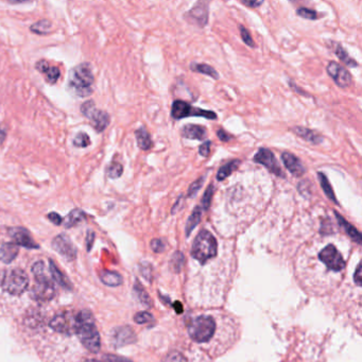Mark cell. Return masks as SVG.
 Listing matches in <instances>:
<instances>
[{
    "mask_svg": "<svg viewBox=\"0 0 362 362\" xmlns=\"http://www.w3.org/2000/svg\"><path fill=\"white\" fill-rule=\"evenodd\" d=\"M229 324L231 322L225 315L203 313L189 320L187 330L190 338L195 343L203 345L212 353L219 354L218 342L222 343L223 341L218 335L226 336V325ZM224 346L228 349L225 344Z\"/></svg>",
    "mask_w": 362,
    "mask_h": 362,
    "instance_id": "obj_1",
    "label": "cell"
},
{
    "mask_svg": "<svg viewBox=\"0 0 362 362\" xmlns=\"http://www.w3.org/2000/svg\"><path fill=\"white\" fill-rule=\"evenodd\" d=\"M75 334H78L80 341L89 352H99L100 336L94 321V316L89 311L82 310L77 313Z\"/></svg>",
    "mask_w": 362,
    "mask_h": 362,
    "instance_id": "obj_2",
    "label": "cell"
},
{
    "mask_svg": "<svg viewBox=\"0 0 362 362\" xmlns=\"http://www.w3.org/2000/svg\"><path fill=\"white\" fill-rule=\"evenodd\" d=\"M94 84V73L92 66L82 63L75 66L69 73L68 87L73 94L79 97L92 95Z\"/></svg>",
    "mask_w": 362,
    "mask_h": 362,
    "instance_id": "obj_3",
    "label": "cell"
},
{
    "mask_svg": "<svg viewBox=\"0 0 362 362\" xmlns=\"http://www.w3.org/2000/svg\"><path fill=\"white\" fill-rule=\"evenodd\" d=\"M36 279L31 290V296L38 301H48L55 295V287L51 275H49L46 266L43 262H37L32 268Z\"/></svg>",
    "mask_w": 362,
    "mask_h": 362,
    "instance_id": "obj_4",
    "label": "cell"
},
{
    "mask_svg": "<svg viewBox=\"0 0 362 362\" xmlns=\"http://www.w3.org/2000/svg\"><path fill=\"white\" fill-rule=\"evenodd\" d=\"M218 254V244L214 235L202 230L197 237L191 247V256L201 264H205L209 259L215 258Z\"/></svg>",
    "mask_w": 362,
    "mask_h": 362,
    "instance_id": "obj_5",
    "label": "cell"
},
{
    "mask_svg": "<svg viewBox=\"0 0 362 362\" xmlns=\"http://www.w3.org/2000/svg\"><path fill=\"white\" fill-rule=\"evenodd\" d=\"M0 285L5 291L13 295H19L27 290L29 277L24 270L14 268L5 271L0 277Z\"/></svg>",
    "mask_w": 362,
    "mask_h": 362,
    "instance_id": "obj_6",
    "label": "cell"
},
{
    "mask_svg": "<svg viewBox=\"0 0 362 362\" xmlns=\"http://www.w3.org/2000/svg\"><path fill=\"white\" fill-rule=\"evenodd\" d=\"M318 258L322 266L325 267L326 272L339 275L345 269V260L342 253L334 246L327 245L318 254Z\"/></svg>",
    "mask_w": 362,
    "mask_h": 362,
    "instance_id": "obj_7",
    "label": "cell"
},
{
    "mask_svg": "<svg viewBox=\"0 0 362 362\" xmlns=\"http://www.w3.org/2000/svg\"><path fill=\"white\" fill-rule=\"evenodd\" d=\"M171 116L175 120H180L183 118L187 117H204L209 120H216L217 119V114L214 113L213 111H207L203 109L195 108L193 105L189 104L186 101L182 100H175L172 103L171 108Z\"/></svg>",
    "mask_w": 362,
    "mask_h": 362,
    "instance_id": "obj_8",
    "label": "cell"
},
{
    "mask_svg": "<svg viewBox=\"0 0 362 362\" xmlns=\"http://www.w3.org/2000/svg\"><path fill=\"white\" fill-rule=\"evenodd\" d=\"M81 113L89 119L94 129L101 133L110 125V115L101 110H98L94 101H87L81 107Z\"/></svg>",
    "mask_w": 362,
    "mask_h": 362,
    "instance_id": "obj_9",
    "label": "cell"
},
{
    "mask_svg": "<svg viewBox=\"0 0 362 362\" xmlns=\"http://www.w3.org/2000/svg\"><path fill=\"white\" fill-rule=\"evenodd\" d=\"M50 327L56 333L71 335L77 328V314L65 311L56 314L50 322Z\"/></svg>",
    "mask_w": 362,
    "mask_h": 362,
    "instance_id": "obj_10",
    "label": "cell"
},
{
    "mask_svg": "<svg viewBox=\"0 0 362 362\" xmlns=\"http://www.w3.org/2000/svg\"><path fill=\"white\" fill-rule=\"evenodd\" d=\"M253 160L257 164H260L271 172L277 176L285 177V173L281 170L279 164L277 163V159L274 155L272 151L267 149V148H260L257 153H256L253 157Z\"/></svg>",
    "mask_w": 362,
    "mask_h": 362,
    "instance_id": "obj_11",
    "label": "cell"
},
{
    "mask_svg": "<svg viewBox=\"0 0 362 362\" xmlns=\"http://www.w3.org/2000/svg\"><path fill=\"white\" fill-rule=\"evenodd\" d=\"M326 71L330 75V78L335 81V83L339 87L345 88L351 86L353 82L352 74L348 69L341 66L339 63L334 61L329 62V64L326 67Z\"/></svg>",
    "mask_w": 362,
    "mask_h": 362,
    "instance_id": "obj_12",
    "label": "cell"
},
{
    "mask_svg": "<svg viewBox=\"0 0 362 362\" xmlns=\"http://www.w3.org/2000/svg\"><path fill=\"white\" fill-rule=\"evenodd\" d=\"M52 247L58 254H61L67 260H73L77 257V250H75L69 237L64 234L58 235L53 239Z\"/></svg>",
    "mask_w": 362,
    "mask_h": 362,
    "instance_id": "obj_13",
    "label": "cell"
},
{
    "mask_svg": "<svg viewBox=\"0 0 362 362\" xmlns=\"http://www.w3.org/2000/svg\"><path fill=\"white\" fill-rule=\"evenodd\" d=\"M185 18L191 24H195L199 27H205L208 22V10L206 4L200 3L193 7L186 13Z\"/></svg>",
    "mask_w": 362,
    "mask_h": 362,
    "instance_id": "obj_14",
    "label": "cell"
},
{
    "mask_svg": "<svg viewBox=\"0 0 362 362\" xmlns=\"http://www.w3.org/2000/svg\"><path fill=\"white\" fill-rule=\"evenodd\" d=\"M281 160L285 165V167L288 169V171L292 175L296 177H300L306 173V168L303 165V163H301L300 159L297 156L293 155L292 153L284 152L281 154Z\"/></svg>",
    "mask_w": 362,
    "mask_h": 362,
    "instance_id": "obj_15",
    "label": "cell"
},
{
    "mask_svg": "<svg viewBox=\"0 0 362 362\" xmlns=\"http://www.w3.org/2000/svg\"><path fill=\"white\" fill-rule=\"evenodd\" d=\"M10 236L14 240L15 245L22 246L27 249H37L38 246L35 244V241L32 239L30 233L23 228H15L9 231Z\"/></svg>",
    "mask_w": 362,
    "mask_h": 362,
    "instance_id": "obj_16",
    "label": "cell"
},
{
    "mask_svg": "<svg viewBox=\"0 0 362 362\" xmlns=\"http://www.w3.org/2000/svg\"><path fill=\"white\" fill-rule=\"evenodd\" d=\"M135 334L132 328L125 326V327H119L115 329L113 334V343L117 348L120 346H125L128 344H131L135 341Z\"/></svg>",
    "mask_w": 362,
    "mask_h": 362,
    "instance_id": "obj_17",
    "label": "cell"
},
{
    "mask_svg": "<svg viewBox=\"0 0 362 362\" xmlns=\"http://www.w3.org/2000/svg\"><path fill=\"white\" fill-rule=\"evenodd\" d=\"M182 136L187 139L203 140L207 136V131L204 127L198 125H186L180 130Z\"/></svg>",
    "mask_w": 362,
    "mask_h": 362,
    "instance_id": "obj_18",
    "label": "cell"
},
{
    "mask_svg": "<svg viewBox=\"0 0 362 362\" xmlns=\"http://www.w3.org/2000/svg\"><path fill=\"white\" fill-rule=\"evenodd\" d=\"M291 131L296 134L298 137L303 138L307 143H310L312 145H319L323 142V138L320 134L316 133L313 130L303 128V127H294L291 129Z\"/></svg>",
    "mask_w": 362,
    "mask_h": 362,
    "instance_id": "obj_19",
    "label": "cell"
},
{
    "mask_svg": "<svg viewBox=\"0 0 362 362\" xmlns=\"http://www.w3.org/2000/svg\"><path fill=\"white\" fill-rule=\"evenodd\" d=\"M36 69L38 71H41L43 74H45V78H46V81L50 84H54L56 83V81L59 78V69L57 67L54 66H50L46 61H39L36 64Z\"/></svg>",
    "mask_w": 362,
    "mask_h": 362,
    "instance_id": "obj_20",
    "label": "cell"
},
{
    "mask_svg": "<svg viewBox=\"0 0 362 362\" xmlns=\"http://www.w3.org/2000/svg\"><path fill=\"white\" fill-rule=\"evenodd\" d=\"M331 43H333V44H331V46H333L334 53L338 56L339 59H341V61H342L346 66L353 67V68L358 66V63L355 61L354 58H352V57L350 56V54L348 53V51H346L339 43H335V42H331Z\"/></svg>",
    "mask_w": 362,
    "mask_h": 362,
    "instance_id": "obj_21",
    "label": "cell"
},
{
    "mask_svg": "<svg viewBox=\"0 0 362 362\" xmlns=\"http://www.w3.org/2000/svg\"><path fill=\"white\" fill-rule=\"evenodd\" d=\"M18 254V248L15 244H5L0 249V260L5 264H10L13 262Z\"/></svg>",
    "mask_w": 362,
    "mask_h": 362,
    "instance_id": "obj_22",
    "label": "cell"
},
{
    "mask_svg": "<svg viewBox=\"0 0 362 362\" xmlns=\"http://www.w3.org/2000/svg\"><path fill=\"white\" fill-rule=\"evenodd\" d=\"M334 213H335V216H336L340 226L344 229L346 234H348L354 241H356L357 244H360L361 243V234L358 232V230L356 228H354V226L352 224H350L348 221H346L340 214H338L337 212H334Z\"/></svg>",
    "mask_w": 362,
    "mask_h": 362,
    "instance_id": "obj_23",
    "label": "cell"
},
{
    "mask_svg": "<svg viewBox=\"0 0 362 362\" xmlns=\"http://www.w3.org/2000/svg\"><path fill=\"white\" fill-rule=\"evenodd\" d=\"M135 135H136V140H137V145L139 147V149L144 150V151H148L153 146L152 139H151V136L149 132L146 130V128L142 127L139 128L137 131H135Z\"/></svg>",
    "mask_w": 362,
    "mask_h": 362,
    "instance_id": "obj_24",
    "label": "cell"
},
{
    "mask_svg": "<svg viewBox=\"0 0 362 362\" xmlns=\"http://www.w3.org/2000/svg\"><path fill=\"white\" fill-rule=\"evenodd\" d=\"M100 279L103 284L111 286V287H117L124 281L123 276L117 272H114V271H103L100 274Z\"/></svg>",
    "mask_w": 362,
    "mask_h": 362,
    "instance_id": "obj_25",
    "label": "cell"
},
{
    "mask_svg": "<svg viewBox=\"0 0 362 362\" xmlns=\"http://www.w3.org/2000/svg\"><path fill=\"white\" fill-rule=\"evenodd\" d=\"M240 164H241L240 159H234V160H231L228 164L223 165L222 167L217 172V179L218 180H223L224 178L230 176L235 170L238 169Z\"/></svg>",
    "mask_w": 362,
    "mask_h": 362,
    "instance_id": "obj_26",
    "label": "cell"
},
{
    "mask_svg": "<svg viewBox=\"0 0 362 362\" xmlns=\"http://www.w3.org/2000/svg\"><path fill=\"white\" fill-rule=\"evenodd\" d=\"M201 217H202V209L201 206H197L194 209L192 214L190 215V217L188 218V221L186 223V236L189 237V235L191 234V232L193 231V229L197 226L200 221H201Z\"/></svg>",
    "mask_w": 362,
    "mask_h": 362,
    "instance_id": "obj_27",
    "label": "cell"
},
{
    "mask_svg": "<svg viewBox=\"0 0 362 362\" xmlns=\"http://www.w3.org/2000/svg\"><path fill=\"white\" fill-rule=\"evenodd\" d=\"M318 177H319V182H320V184L322 186V189H323V191L326 194V197L329 200L333 201L335 204H339V202H338V200L336 198V195H335V192L333 190V187H331V185L329 183L328 178L326 177V175L324 173H322V172H319L318 173Z\"/></svg>",
    "mask_w": 362,
    "mask_h": 362,
    "instance_id": "obj_28",
    "label": "cell"
},
{
    "mask_svg": "<svg viewBox=\"0 0 362 362\" xmlns=\"http://www.w3.org/2000/svg\"><path fill=\"white\" fill-rule=\"evenodd\" d=\"M85 219V214L80 209H73L69 213V215L65 219V226L66 228H73L80 222Z\"/></svg>",
    "mask_w": 362,
    "mask_h": 362,
    "instance_id": "obj_29",
    "label": "cell"
},
{
    "mask_svg": "<svg viewBox=\"0 0 362 362\" xmlns=\"http://www.w3.org/2000/svg\"><path fill=\"white\" fill-rule=\"evenodd\" d=\"M51 23L48 19H42L35 24H33L31 26V31L34 32L35 34L38 35H45V34H49L51 32Z\"/></svg>",
    "mask_w": 362,
    "mask_h": 362,
    "instance_id": "obj_30",
    "label": "cell"
},
{
    "mask_svg": "<svg viewBox=\"0 0 362 362\" xmlns=\"http://www.w3.org/2000/svg\"><path fill=\"white\" fill-rule=\"evenodd\" d=\"M190 68H191V70H193L195 72H200V73L209 75V77H212L215 80L219 79V73L214 69V67L209 66L207 64H195V63H193V64L190 65Z\"/></svg>",
    "mask_w": 362,
    "mask_h": 362,
    "instance_id": "obj_31",
    "label": "cell"
},
{
    "mask_svg": "<svg viewBox=\"0 0 362 362\" xmlns=\"http://www.w3.org/2000/svg\"><path fill=\"white\" fill-rule=\"evenodd\" d=\"M49 268H50V273H51L52 279L55 280L58 285H61L62 287L69 288L68 280L66 279V277L63 275V273L57 269V267L52 262H50V267Z\"/></svg>",
    "mask_w": 362,
    "mask_h": 362,
    "instance_id": "obj_32",
    "label": "cell"
},
{
    "mask_svg": "<svg viewBox=\"0 0 362 362\" xmlns=\"http://www.w3.org/2000/svg\"><path fill=\"white\" fill-rule=\"evenodd\" d=\"M213 195H214V185L210 184L205 190L203 198L201 200V206L204 210H207L210 207V204H212V200H213Z\"/></svg>",
    "mask_w": 362,
    "mask_h": 362,
    "instance_id": "obj_33",
    "label": "cell"
},
{
    "mask_svg": "<svg viewBox=\"0 0 362 362\" xmlns=\"http://www.w3.org/2000/svg\"><path fill=\"white\" fill-rule=\"evenodd\" d=\"M135 292H136L139 300L142 301V303L146 306V307H150L151 305V299L148 295V293L146 292V290L142 287L138 281H136V284H135Z\"/></svg>",
    "mask_w": 362,
    "mask_h": 362,
    "instance_id": "obj_34",
    "label": "cell"
},
{
    "mask_svg": "<svg viewBox=\"0 0 362 362\" xmlns=\"http://www.w3.org/2000/svg\"><path fill=\"white\" fill-rule=\"evenodd\" d=\"M123 172H124V167H123V165L120 164V163H117V162H114L111 164V166L109 167L108 169V176L110 178H118L123 175Z\"/></svg>",
    "mask_w": 362,
    "mask_h": 362,
    "instance_id": "obj_35",
    "label": "cell"
},
{
    "mask_svg": "<svg viewBox=\"0 0 362 362\" xmlns=\"http://www.w3.org/2000/svg\"><path fill=\"white\" fill-rule=\"evenodd\" d=\"M73 145L78 148H85L90 145V138L88 135L84 132L78 133L77 136L73 139Z\"/></svg>",
    "mask_w": 362,
    "mask_h": 362,
    "instance_id": "obj_36",
    "label": "cell"
},
{
    "mask_svg": "<svg viewBox=\"0 0 362 362\" xmlns=\"http://www.w3.org/2000/svg\"><path fill=\"white\" fill-rule=\"evenodd\" d=\"M297 15L300 17H303L305 19H310V21H315L318 19V13L316 11L312 10V9H308V8H299L296 11Z\"/></svg>",
    "mask_w": 362,
    "mask_h": 362,
    "instance_id": "obj_37",
    "label": "cell"
},
{
    "mask_svg": "<svg viewBox=\"0 0 362 362\" xmlns=\"http://www.w3.org/2000/svg\"><path fill=\"white\" fill-rule=\"evenodd\" d=\"M204 184V177H199L197 180H194V182L189 186L188 188V192H187V197L188 198H192L194 197L195 194L198 193V191L201 189V187Z\"/></svg>",
    "mask_w": 362,
    "mask_h": 362,
    "instance_id": "obj_38",
    "label": "cell"
},
{
    "mask_svg": "<svg viewBox=\"0 0 362 362\" xmlns=\"http://www.w3.org/2000/svg\"><path fill=\"white\" fill-rule=\"evenodd\" d=\"M153 316L151 313L147 312V311H143V312H138L135 314L134 316V321L136 322L137 324H147L150 321H152Z\"/></svg>",
    "mask_w": 362,
    "mask_h": 362,
    "instance_id": "obj_39",
    "label": "cell"
},
{
    "mask_svg": "<svg viewBox=\"0 0 362 362\" xmlns=\"http://www.w3.org/2000/svg\"><path fill=\"white\" fill-rule=\"evenodd\" d=\"M239 30H240V34H241V38L244 39V42L248 45L250 47H255V43L254 39L252 38L250 32L248 31V29H246L244 26H239Z\"/></svg>",
    "mask_w": 362,
    "mask_h": 362,
    "instance_id": "obj_40",
    "label": "cell"
},
{
    "mask_svg": "<svg viewBox=\"0 0 362 362\" xmlns=\"http://www.w3.org/2000/svg\"><path fill=\"white\" fill-rule=\"evenodd\" d=\"M164 362H187V360L180 353L172 352L167 355Z\"/></svg>",
    "mask_w": 362,
    "mask_h": 362,
    "instance_id": "obj_41",
    "label": "cell"
},
{
    "mask_svg": "<svg viewBox=\"0 0 362 362\" xmlns=\"http://www.w3.org/2000/svg\"><path fill=\"white\" fill-rule=\"evenodd\" d=\"M151 248L156 253H160L165 250V243L160 239H153L151 241Z\"/></svg>",
    "mask_w": 362,
    "mask_h": 362,
    "instance_id": "obj_42",
    "label": "cell"
},
{
    "mask_svg": "<svg viewBox=\"0 0 362 362\" xmlns=\"http://www.w3.org/2000/svg\"><path fill=\"white\" fill-rule=\"evenodd\" d=\"M184 263V256L182 253H175L173 255V259H172V264L174 265V268H176V271H178L180 269V267H182Z\"/></svg>",
    "mask_w": 362,
    "mask_h": 362,
    "instance_id": "obj_43",
    "label": "cell"
},
{
    "mask_svg": "<svg viewBox=\"0 0 362 362\" xmlns=\"http://www.w3.org/2000/svg\"><path fill=\"white\" fill-rule=\"evenodd\" d=\"M210 147H212V142H206L204 143L203 145L200 146L199 148V153L201 156L203 157H207L209 155V152H210Z\"/></svg>",
    "mask_w": 362,
    "mask_h": 362,
    "instance_id": "obj_44",
    "label": "cell"
},
{
    "mask_svg": "<svg viewBox=\"0 0 362 362\" xmlns=\"http://www.w3.org/2000/svg\"><path fill=\"white\" fill-rule=\"evenodd\" d=\"M217 136H218V138L221 142H230L233 138L232 135H230L229 133H226L223 129H219L217 131Z\"/></svg>",
    "mask_w": 362,
    "mask_h": 362,
    "instance_id": "obj_45",
    "label": "cell"
},
{
    "mask_svg": "<svg viewBox=\"0 0 362 362\" xmlns=\"http://www.w3.org/2000/svg\"><path fill=\"white\" fill-rule=\"evenodd\" d=\"M107 359V362H132L131 360L124 358V357H118V356H114V355H109L105 357Z\"/></svg>",
    "mask_w": 362,
    "mask_h": 362,
    "instance_id": "obj_46",
    "label": "cell"
},
{
    "mask_svg": "<svg viewBox=\"0 0 362 362\" xmlns=\"http://www.w3.org/2000/svg\"><path fill=\"white\" fill-rule=\"evenodd\" d=\"M48 219H49L53 224H55V225H59V224H61V223L63 222L62 217L59 216L58 214H56V213H50V214L48 215Z\"/></svg>",
    "mask_w": 362,
    "mask_h": 362,
    "instance_id": "obj_47",
    "label": "cell"
},
{
    "mask_svg": "<svg viewBox=\"0 0 362 362\" xmlns=\"http://www.w3.org/2000/svg\"><path fill=\"white\" fill-rule=\"evenodd\" d=\"M241 3L249 8H257L264 4V2H248V0H243Z\"/></svg>",
    "mask_w": 362,
    "mask_h": 362,
    "instance_id": "obj_48",
    "label": "cell"
},
{
    "mask_svg": "<svg viewBox=\"0 0 362 362\" xmlns=\"http://www.w3.org/2000/svg\"><path fill=\"white\" fill-rule=\"evenodd\" d=\"M360 272H361V268H360V266L358 265V267H357V269H356V273H355V281H356V284L358 285V286H360V284H361V275H360Z\"/></svg>",
    "mask_w": 362,
    "mask_h": 362,
    "instance_id": "obj_49",
    "label": "cell"
},
{
    "mask_svg": "<svg viewBox=\"0 0 362 362\" xmlns=\"http://www.w3.org/2000/svg\"><path fill=\"white\" fill-rule=\"evenodd\" d=\"M94 238H95V235L93 232H89L88 233V236H87V248L88 250H90V248H92V245H93V241H94Z\"/></svg>",
    "mask_w": 362,
    "mask_h": 362,
    "instance_id": "obj_50",
    "label": "cell"
},
{
    "mask_svg": "<svg viewBox=\"0 0 362 362\" xmlns=\"http://www.w3.org/2000/svg\"><path fill=\"white\" fill-rule=\"evenodd\" d=\"M6 136H7V133L4 129L0 128V145H3V143L5 142L6 139Z\"/></svg>",
    "mask_w": 362,
    "mask_h": 362,
    "instance_id": "obj_51",
    "label": "cell"
},
{
    "mask_svg": "<svg viewBox=\"0 0 362 362\" xmlns=\"http://www.w3.org/2000/svg\"><path fill=\"white\" fill-rule=\"evenodd\" d=\"M85 362H100V361H97V360H87Z\"/></svg>",
    "mask_w": 362,
    "mask_h": 362,
    "instance_id": "obj_52",
    "label": "cell"
}]
</instances>
